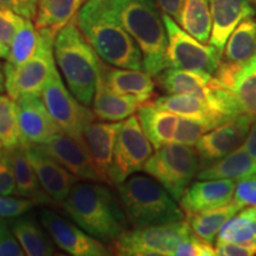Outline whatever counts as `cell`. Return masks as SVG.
Listing matches in <instances>:
<instances>
[{
	"label": "cell",
	"instance_id": "cell-37",
	"mask_svg": "<svg viewBox=\"0 0 256 256\" xmlns=\"http://www.w3.org/2000/svg\"><path fill=\"white\" fill-rule=\"evenodd\" d=\"M174 255L176 256H214L216 249L212 244L200 238L192 232L176 247Z\"/></svg>",
	"mask_w": 256,
	"mask_h": 256
},
{
	"label": "cell",
	"instance_id": "cell-2",
	"mask_svg": "<svg viewBox=\"0 0 256 256\" xmlns=\"http://www.w3.org/2000/svg\"><path fill=\"white\" fill-rule=\"evenodd\" d=\"M60 206L80 228L104 243L112 244L130 226L119 196L98 182L78 180Z\"/></svg>",
	"mask_w": 256,
	"mask_h": 256
},
{
	"label": "cell",
	"instance_id": "cell-34",
	"mask_svg": "<svg viewBox=\"0 0 256 256\" xmlns=\"http://www.w3.org/2000/svg\"><path fill=\"white\" fill-rule=\"evenodd\" d=\"M37 43L38 31H36V25L32 24L31 19L25 18L10 46L8 63L18 66L26 62L36 50Z\"/></svg>",
	"mask_w": 256,
	"mask_h": 256
},
{
	"label": "cell",
	"instance_id": "cell-31",
	"mask_svg": "<svg viewBox=\"0 0 256 256\" xmlns=\"http://www.w3.org/2000/svg\"><path fill=\"white\" fill-rule=\"evenodd\" d=\"M178 24L196 40L208 43L212 31L209 0H184Z\"/></svg>",
	"mask_w": 256,
	"mask_h": 256
},
{
	"label": "cell",
	"instance_id": "cell-30",
	"mask_svg": "<svg viewBox=\"0 0 256 256\" xmlns=\"http://www.w3.org/2000/svg\"><path fill=\"white\" fill-rule=\"evenodd\" d=\"M241 210L242 208L232 200L226 206L216 208V209L188 215V222L190 224L192 232L200 238L206 240V242L212 244L223 224Z\"/></svg>",
	"mask_w": 256,
	"mask_h": 256
},
{
	"label": "cell",
	"instance_id": "cell-12",
	"mask_svg": "<svg viewBox=\"0 0 256 256\" xmlns=\"http://www.w3.org/2000/svg\"><path fill=\"white\" fill-rule=\"evenodd\" d=\"M42 226L46 230L55 244L74 256H106L112 250L104 242L89 235L78 224H72L50 209H42Z\"/></svg>",
	"mask_w": 256,
	"mask_h": 256
},
{
	"label": "cell",
	"instance_id": "cell-1",
	"mask_svg": "<svg viewBox=\"0 0 256 256\" xmlns=\"http://www.w3.org/2000/svg\"><path fill=\"white\" fill-rule=\"evenodd\" d=\"M76 23L104 62L118 68L144 69L142 50L115 14L110 0H86Z\"/></svg>",
	"mask_w": 256,
	"mask_h": 256
},
{
	"label": "cell",
	"instance_id": "cell-26",
	"mask_svg": "<svg viewBox=\"0 0 256 256\" xmlns=\"http://www.w3.org/2000/svg\"><path fill=\"white\" fill-rule=\"evenodd\" d=\"M156 83L166 94H191L200 96L214 81L212 74L198 70L166 68L156 76Z\"/></svg>",
	"mask_w": 256,
	"mask_h": 256
},
{
	"label": "cell",
	"instance_id": "cell-8",
	"mask_svg": "<svg viewBox=\"0 0 256 256\" xmlns=\"http://www.w3.org/2000/svg\"><path fill=\"white\" fill-rule=\"evenodd\" d=\"M192 232L188 220L134 228L112 243V254L126 256L174 255L177 246Z\"/></svg>",
	"mask_w": 256,
	"mask_h": 256
},
{
	"label": "cell",
	"instance_id": "cell-32",
	"mask_svg": "<svg viewBox=\"0 0 256 256\" xmlns=\"http://www.w3.org/2000/svg\"><path fill=\"white\" fill-rule=\"evenodd\" d=\"M256 54V19L243 20L230 34L223 51V60L230 63H243Z\"/></svg>",
	"mask_w": 256,
	"mask_h": 256
},
{
	"label": "cell",
	"instance_id": "cell-17",
	"mask_svg": "<svg viewBox=\"0 0 256 256\" xmlns=\"http://www.w3.org/2000/svg\"><path fill=\"white\" fill-rule=\"evenodd\" d=\"M235 188V179H198L186 188L179 206L186 216L216 209L232 202Z\"/></svg>",
	"mask_w": 256,
	"mask_h": 256
},
{
	"label": "cell",
	"instance_id": "cell-51",
	"mask_svg": "<svg viewBox=\"0 0 256 256\" xmlns=\"http://www.w3.org/2000/svg\"><path fill=\"white\" fill-rule=\"evenodd\" d=\"M0 218H2V217H0Z\"/></svg>",
	"mask_w": 256,
	"mask_h": 256
},
{
	"label": "cell",
	"instance_id": "cell-35",
	"mask_svg": "<svg viewBox=\"0 0 256 256\" xmlns=\"http://www.w3.org/2000/svg\"><path fill=\"white\" fill-rule=\"evenodd\" d=\"M0 142L6 148H14L23 144L16 110V100L8 94H0Z\"/></svg>",
	"mask_w": 256,
	"mask_h": 256
},
{
	"label": "cell",
	"instance_id": "cell-28",
	"mask_svg": "<svg viewBox=\"0 0 256 256\" xmlns=\"http://www.w3.org/2000/svg\"><path fill=\"white\" fill-rule=\"evenodd\" d=\"M40 226L32 217H17L11 222V230L28 256H50L55 254L49 234L44 232Z\"/></svg>",
	"mask_w": 256,
	"mask_h": 256
},
{
	"label": "cell",
	"instance_id": "cell-20",
	"mask_svg": "<svg viewBox=\"0 0 256 256\" xmlns=\"http://www.w3.org/2000/svg\"><path fill=\"white\" fill-rule=\"evenodd\" d=\"M100 78L112 90L136 98L142 104L156 100V82L150 74L136 69L118 68L106 62L100 64Z\"/></svg>",
	"mask_w": 256,
	"mask_h": 256
},
{
	"label": "cell",
	"instance_id": "cell-33",
	"mask_svg": "<svg viewBox=\"0 0 256 256\" xmlns=\"http://www.w3.org/2000/svg\"><path fill=\"white\" fill-rule=\"evenodd\" d=\"M256 240V220L246 215L243 211L229 218L220 228L217 241L235 242L254 247ZM256 249V248H255Z\"/></svg>",
	"mask_w": 256,
	"mask_h": 256
},
{
	"label": "cell",
	"instance_id": "cell-38",
	"mask_svg": "<svg viewBox=\"0 0 256 256\" xmlns=\"http://www.w3.org/2000/svg\"><path fill=\"white\" fill-rule=\"evenodd\" d=\"M24 19L12 10L0 6V42L8 46H11L12 40L20 28Z\"/></svg>",
	"mask_w": 256,
	"mask_h": 256
},
{
	"label": "cell",
	"instance_id": "cell-15",
	"mask_svg": "<svg viewBox=\"0 0 256 256\" xmlns=\"http://www.w3.org/2000/svg\"><path fill=\"white\" fill-rule=\"evenodd\" d=\"M24 146L42 188L46 191L54 204L62 206L72 186L80 179L57 160L46 154L38 145L24 144Z\"/></svg>",
	"mask_w": 256,
	"mask_h": 256
},
{
	"label": "cell",
	"instance_id": "cell-29",
	"mask_svg": "<svg viewBox=\"0 0 256 256\" xmlns=\"http://www.w3.org/2000/svg\"><path fill=\"white\" fill-rule=\"evenodd\" d=\"M83 0H38L34 25L37 30L48 28L57 34L72 22L81 8Z\"/></svg>",
	"mask_w": 256,
	"mask_h": 256
},
{
	"label": "cell",
	"instance_id": "cell-25",
	"mask_svg": "<svg viewBox=\"0 0 256 256\" xmlns=\"http://www.w3.org/2000/svg\"><path fill=\"white\" fill-rule=\"evenodd\" d=\"M8 150L17 184V196L30 198L36 202V204H54L40 186L34 166L26 154L24 144Z\"/></svg>",
	"mask_w": 256,
	"mask_h": 256
},
{
	"label": "cell",
	"instance_id": "cell-27",
	"mask_svg": "<svg viewBox=\"0 0 256 256\" xmlns=\"http://www.w3.org/2000/svg\"><path fill=\"white\" fill-rule=\"evenodd\" d=\"M256 174V160L241 145L235 151L200 168L198 179H240Z\"/></svg>",
	"mask_w": 256,
	"mask_h": 256
},
{
	"label": "cell",
	"instance_id": "cell-21",
	"mask_svg": "<svg viewBox=\"0 0 256 256\" xmlns=\"http://www.w3.org/2000/svg\"><path fill=\"white\" fill-rule=\"evenodd\" d=\"M119 122H94L89 124L84 130V145L90 153L96 168L104 178V184L113 185L110 177V166L113 162V153Z\"/></svg>",
	"mask_w": 256,
	"mask_h": 256
},
{
	"label": "cell",
	"instance_id": "cell-11",
	"mask_svg": "<svg viewBox=\"0 0 256 256\" xmlns=\"http://www.w3.org/2000/svg\"><path fill=\"white\" fill-rule=\"evenodd\" d=\"M153 154V146L144 132L138 115L121 124L115 142L110 177L113 185L124 183L130 176L142 171Z\"/></svg>",
	"mask_w": 256,
	"mask_h": 256
},
{
	"label": "cell",
	"instance_id": "cell-44",
	"mask_svg": "<svg viewBox=\"0 0 256 256\" xmlns=\"http://www.w3.org/2000/svg\"><path fill=\"white\" fill-rule=\"evenodd\" d=\"M216 255L220 256H252L256 254V249L250 246L235 242H216Z\"/></svg>",
	"mask_w": 256,
	"mask_h": 256
},
{
	"label": "cell",
	"instance_id": "cell-48",
	"mask_svg": "<svg viewBox=\"0 0 256 256\" xmlns=\"http://www.w3.org/2000/svg\"><path fill=\"white\" fill-rule=\"evenodd\" d=\"M8 55H10V46L0 42V58L8 60Z\"/></svg>",
	"mask_w": 256,
	"mask_h": 256
},
{
	"label": "cell",
	"instance_id": "cell-6",
	"mask_svg": "<svg viewBox=\"0 0 256 256\" xmlns=\"http://www.w3.org/2000/svg\"><path fill=\"white\" fill-rule=\"evenodd\" d=\"M37 31L38 43L30 58L18 66L8 62L4 64L6 92L14 100L24 95L42 96L51 72L56 68L54 54L56 34L48 28Z\"/></svg>",
	"mask_w": 256,
	"mask_h": 256
},
{
	"label": "cell",
	"instance_id": "cell-16",
	"mask_svg": "<svg viewBox=\"0 0 256 256\" xmlns=\"http://www.w3.org/2000/svg\"><path fill=\"white\" fill-rule=\"evenodd\" d=\"M42 96L24 95L16 100V110L23 144L42 145L62 132L48 110Z\"/></svg>",
	"mask_w": 256,
	"mask_h": 256
},
{
	"label": "cell",
	"instance_id": "cell-40",
	"mask_svg": "<svg viewBox=\"0 0 256 256\" xmlns=\"http://www.w3.org/2000/svg\"><path fill=\"white\" fill-rule=\"evenodd\" d=\"M36 206V202L30 198H12L0 194V217L17 218L28 212Z\"/></svg>",
	"mask_w": 256,
	"mask_h": 256
},
{
	"label": "cell",
	"instance_id": "cell-19",
	"mask_svg": "<svg viewBox=\"0 0 256 256\" xmlns=\"http://www.w3.org/2000/svg\"><path fill=\"white\" fill-rule=\"evenodd\" d=\"M212 31L210 46L223 52L230 34L246 19L256 14V8L252 0H209Z\"/></svg>",
	"mask_w": 256,
	"mask_h": 256
},
{
	"label": "cell",
	"instance_id": "cell-47",
	"mask_svg": "<svg viewBox=\"0 0 256 256\" xmlns=\"http://www.w3.org/2000/svg\"><path fill=\"white\" fill-rule=\"evenodd\" d=\"M6 89V78H5V70L4 64L0 62V94Z\"/></svg>",
	"mask_w": 256,
	"mask_h": 256
},
{
	"label": "cell",
	"instance_id": "cell-23",
	"mask_svg": "<svg viewBox=\"0 0 256 256\" xmlns=\"http://www.w3.org/2000/svg\"><path fill=\"white\" fill-rule=\"evenodd\" d=\"M136 113L140 124L151 142L153 148L159 150L168 144L174 142L180 119L177 114L159 107L154 102L140 106Z\"/></svg>",
	"mask_w": 256,
	"mask_h": 256
},
{
	"label": "cell",
	"instance_id": "cell-46",
	"mask_svg": "<svg viewBox=\"0 0 256 256\" xmlns=\"http://www.w3.org/2000/svg\"><path fill=\"white\" fill-rule=\"evenodd\" d=\"M243 146L250 153V156L256 160V122L252 124L247 138H246Z\"/></svg>",
	"mask_w": 256,
	"mask_h": 256
},
{
	"label": "cell",
	"instance_id": "cell-10",
	"mask_svg": "<svg viewBox=\"0 0 256 256\" xmlns=\"http://www.w3.org/2000/svg\"><path fill=\"white\" fill-rule=\"evenodd\" d=\"M42 98L60 130L84 145V130L96 116L94 112L70 92L57 68L51 72L49 81L42 92Z\"/></svg>",
	"mask_w": 256,
	"mask_h": 256
},
{
	"label": "cell",
	"instance_id": "cell-22",
	"mask_svg": "<svg viewBox=\"0 0 256 256\" xmlns=\"http://www.w3.org/2000/svg\"><path fill=\"white\" fill-rule=\"evenodd\" d=\"M156 106L172 112L180 118L200 121L211 130L229 120V118L217 113L200 96L191 94H168L156 98Z\"/></svg>",
	"mask_w": 256,
	"mask_h": 256
},
{
	"label": "cell",
	"instance_id": "cell-41",
	"mask_svg": "<svg viewBox=\"0 0 256 256\" xmlns=\"http://www.w3.org/2000/svg\"><path fill=\"white\" fill-rule=\"evenodd\" d=\"M17 194V184H16L14 172L12 168L8 150L4 147L0 153V194L12 196Z\"/></svg>",
	"mask_w": 256,
	"mask_h": 256
},
{
	"label": "cell",
	"instance_id": "cell-50",
	"mask_svg": "<svg viewBox=\"0 0 256 256\" xmlns=\"http://www.w3.org/2000/svg\"><path fill=\"white\" fill-rule=\"evenodd\" d=\"M252 4L256 5V0H252Z\"/></svg>",
	"mask_w": 256,
	"mask_h": 256
},
{
	"label": "cell",
	"instance_id": "cell-4",
	"mask_svg": "<svg viewBox=\"0 0 256 256\" xmlns=\"http://www.w3.org/2000/svg\"><path fill=\"white\" fill-rule=\"evenodd\" d=\"M115 14L142 54L144 70L156 78L168 68V32L156 0H110Z\"/></svg>",
	"mask_w": 256,
	"mask_h": 256
},
{
	"label": "cell",
	"instance_id": "cell-18",
	"mask_svg": "<svg viewBox=\"0 0 256 256\" xmlns=\"http://www.w3.org/2000/svg\"><path fill=\"white\" fill-rule=\"evenodd\" d=\"M215 78L236 95L246 113L256 120V54L243 63L222 60Z\"/></svg>",
	"mask_w": 256,
	"mask_h": 256
},
{
	"label": "cell",
	"instance_id": "cell-9",
	"mask_svg": "<svg viewBox=\"0 0 256 256\" xmlns=\"http://www.w3.org/2000/svg\"><path fill=\"white\" fill-rule=\"evenodd\" d=\"M162 20L168 32V68L198 70L214 75L222 62L223 52L196 40L170 16L162 14Z\"/></svg>",
	"mask_w": 256,
	"mask_h": 256
},
{
	"label": "cell",
	"instance_id": "cell-7",
	"mask_svg": "<svg viewBox=\"0 0 256 256\" xmlns=\"http://www.w3.org/2000/svg\"><path fill=\"white\" fill-rule=\"evenodd\" d=\"M200 168V156L192 146L171 142L156 150L147 160L144 172L154 178L179 202Z\"/></svg>",
	"mask_w": 256,
	"mask_h": 256
},
{
	"label": "cell",
	"instance_id": "cell-5",
	"mask_svg": "<svg viewBox=\"0 0 256 256\" xmlns=\"http://www.w3.org/2000/svg\"><path fill=\"white\" fill-rule=\"evenodd\" d=\"M118 186V196L133 228L185 220V212L166 188L151 176H130Z\"/></svg>",
	"mask_w": 256,
	"mask_h": 256
},
{
	"label": "cell",
	"instance_id": "cell-45",
	"mask_svg": "<svg viewBox=\"0 0 256 256\" xmlns=\"http://www.w3.org/2000/svg\"><path fill=\"white\" fill-rule=\"evenodd\" d=\"M156 2L162 14L170 16L178 23L184 0H156Z\"/></svg>",
	"mask_w": 256,
	"mask_h": 256
},
{
	"label": "cell",
	"instance_id": "cell-3",
	"mask_svg": "<svg viewBox=\"0 0 256 256\" xmlns=\"http://www.w3.org/2000/svg\"><path fill=\"white\" fill-rule=\"evenodd\" d=\"M54 54L70 92L82 104L90 107L98 81L101 58L83 36L76 22H70L57 32Z\"/></svg>",
	"mask_w": 256,
	"mask_h": 256
},
{
	"label": "cell",
	"instance_id": "cell-42",
	"mask_svg": "<svg viewBox=\"0 0 256 256\" xmlns=\"http://www.w3.org/2000/svg\"><path fill=\"white\" fill-rule=\"evenodd\" d=\"M23 247L19 243L12 230H10L8 222L0 218V256H23Z\"/></svg>",
	"mask_w": 256,
	"mask_h": 256
},
{
	"label": "cell",
	"instance_id": "cell-39",
	"mask_svg": "<svg viewBox=\"0 0 256 256\" xmlns=\"http://www.w3.org/2000/svg\"><path fill=\"white\" fill-rule=\"evenodd\" d=\"M232 200L242 208L256 206V174L246 176L236 180Z\"/></svg>",
	"mask_w": 256,
	"mask_h": 256
},
{
	"label": "cell",
	"instance_id": "cell-13",
	"mask_svg": "<svg viewBox=\"0 0 256 256\" xmlns=\"http://www.w3.org/2000/svg\"><path fill=\"white\" fill-rule=\"evenodd\" d=\"M252 124L254 118L242 113L204 134L196 144L200 168L224 158L243 145Z\"/></svg>",
	"mask_w": 256,
	"mask_h": 256
},
{
	"label": "cell",
	"instance_id": "cell-43",
	"mask_svg": "<svg viewBox=\"0 0 256 256\" xmlns=\"http://www.w3.org/2000/svg\"><path fill=\"white\" fill-rule=\"evenodd\" d=\"M38 0H0V6H4L22 17L34 19L37 14Z\"/></svg>",
	"mask_w": 256,
	"mask_h": 256
},
{
	"label": "cell",
	"instance_id": "cell-49",
	"mask_svg": "<svg viewBox=\"0 0 256 256\" xmlns=\"http://www.w3.org/2000/svg\"><path fill=\"white\" fill-rule=\"evenodd\" d=\"M2 150H4V145H2V142H0V153L2 152Z\"/></svg>",
	"mask_w": 256,
	"mask_h": 256
},
{
	"label": "cell",
	"instance_id": "cell-36",
	"mask_svg": "<svg viewBox=\"0 0 256 256\" xmlns=\"http://www.w3.org/2000/svg\"><path fill=\"white\" fill-rule=\"evenodd\" d=\"M209 130H211V128L200 121L180 118L174 138V142L186 146H196L200 138Z\"/></svg>",
	"mask_w": 256,
	"mask_h": 256
},
{
	"label": "cell",
	"instance_id": "cell-24",
	"mask_svg": "<svg viewBox=\"0 0 256 256\" xmlns=\"http://www.w3.org/2000/svg\"><path fill=\"white\" fill-rule=\"evenodd\" d=\"M140 101L130 95H122L112 90L98 76V86L92 101V112L101 121H121L128 119L139 110Z\"/></svg>",
	"mask_w": 256,
	"mask_h": 256
},
{
	"label": "cell",
	"instance_id": "cell-14",
	"mask_svg": "<svg viewBox=\"0 0 256 256\" xmlns=\"http://www.w3.org/2000/svg\"><path fill=\"white\" fill-rule=\"evenodd\" d=\"M38 146L80 180L98 182L104 184V178L96 168L87 147L68 134L60 132L46 142Z\"/></svg>",
	"mask_w": 256,
	"mask_h": 256
}]
</instances>
